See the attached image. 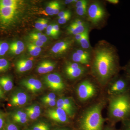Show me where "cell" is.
<instances>
[{"mask_svg": "<svg viewBox=\"0 0 130 130\" xmlns=\"http://www.w3.org/2000/svg\"><path fill=\"white\" fill-rule=\"evenodd\" d=\"M31 130H50L48 124L44 122H38L31 126Z\"/></svg>", "mask_w": 130, "mask_h": 130, "instance_id": "24", "label": "cell"}, {"mask_svg": "<svg viewBox=\"0 0 130 130\" xmlns=\"http://www.w3.org/2000/svg\"><path fill=\"white\" fill-rule=\"evenodd\" d=\"M70 13H71V12L68 10H66V11L60 12L58 14V19L63 18V17H64V16H66L68 14H70Z\"/></svg>", "mask_w": 130, "mask_h": 130, "instance_id": "47", "label": "cell"}, {"mask_svg": "<svg viewBox=\"0 0 130 130\" xmlns=\"http://www.w3.org/2000/svg\"><path fill=\"white\" fill-rule=\"evenodd\" d=\"M63 99L65 105L69 109L73 117H74L76 111V107L73 101L69 97H63Z\"/></svg>", "mask_w": 130, "mask_h": 130, "instance_id": "19", "label": "cell"}, {"mask_svg": "<svg viewBox=\"0 0 130 130\" xmlns=\"http://www.w3.org/2000/svg\"><path fill=\"white\" fill-rule=\"evenodd\" d=\"M29 39L38 40L44 43L46 42L47 40V38L46 36L42 35L41 32H32L29 35Z\"/></svg>", "mask_w": 130, "mask_h": 130, "instance_id": "21", "label": "cell"}, {"mask_svg": "<svg viewBox=\"0 0 130 130\" xmlns=\"http://www.w3.org/2000/svg\"><path fill=\"white\" fill-rule=\"evenodd\" d=\"M88 4V2L86 0H78L76 3H75V7L76 8L80 7L84 5Z\"/></svg>", "mask_w": 130, "mask_h": 130, "instance_id": "43", "label": "cell"}, {"mask_svg": "<svg viewBox=\"0 0 130 130\" xmlns=\"http://www.w3.org/2000/svg\"><path fill=\"white\" fill-rule=\"evenodd\" d=\"M57 130H67L66 129H58Z\"/></svg>", "mask_w": 130, "mask_h": 130, "instance_id": "58", "label": "cell"}, {"mask_svg": "<svg viewBox=\"0 0 130 130\" xmlns=\"http://www.w3.org/2000/svg\"><path fill=\"white\" fill-rule=\"evenodd\" d=\"M61 8L60 5L58 2H56L54 9V14H58L60 12Z\"/></svg>", "mask_w": 130, "mask_h": 130, "instance_id": "46", "label": "cell"}, {"mask_svg": "<svg viewBox=\"0 0 130 130\" xmlns=\"http://www.w3.org/2000/svg\"><path fill=\"white\" fill-rule=\"evenodd\" d=\"M6 121L5 114L0 111V130H4Z\"/></svg>", "mask_w": 130, "mask_h": 130, "instance_id": "37", "label": "cell"}, {"mask_svg": "<svg viewBox=\"0 0 130 130\" xmlns=\"http://www.w3.org/2000/svg\"><path fill=\"white\" fill-rule=\"evenodd\" d=\"M109 114L115 122L125 121L130 118V90L123 94L111 96Z\"/></svg>", "mask_w": 130, "mask_h": 130, "instance_id": "2", "label": "cell"}, {"mask_svg": "<svg viewBox=\"0 0 130 130\" xmlns=\"http://www.w3.org/2000/svg\"><path fill=\"white\" fill-rule=\"evenodd\" d=\"M33 66L32 60L29 59H24L19 60L16 64V70L18 72L23 73L31 69Z\"/></svg>", "mask_w": 130, "mask_h": 130, "instance_id": "14", "label": "cell"}, {"mask_svg": "<svg viewBox=\"0 0 130 130\" xmlns=\"http://www.w3.org/2000/svg\"><path fill=\"white\" fill-rule=\"evenodd\" d=\"M71 14L70 13L63 18L58 19V23L60 24H64L66 23L68 21L70 20V19H71Z\"/></svg>", "mask_w": 130, "mask_h": 130, "instance_id": "38", "label": "cell"}, {"mask_svg": "<svg viewBox=\"0 0 130 130\" xmlns=\"http://www.w3.org/2000/svg\"><path fill=\"white\" fill-rule=\"evenodd\" d=\"M28 48L29 52V53L31 55L33 56H37L40 54V53L39 52H37L32 49L30 47H28Z\"/></svg>", "mask_w": 130, "mask_h": 130, "instance_id": "49", "label": "cell"}, {"mask_svg": "<svg viewBox=\"0 0 130 130\" xmlns=\"http://www.w3.org/2000/svg\"><path fill=\"white\" fill-rule=\"evenodd\" d=\"M85 31L83 32L79 33V34H77V35L74 36V39H75V41H76V42H77L78 43L79 42V41H80V40L82 39V38L83 37Z\"/></svg>", "mask_w": 130, "mask_h": 130, "instance_id": "48", "label": "cell"}, {"mask_svg": "<svg viewBox=\"0 0 130 130\" xmlns=\"http://www.w3.org/2000/svg\"><path fill=\"white\" fill-rule=\"evenodd\" d=\"M46 113L48 118L57 123H66L69 121L67 114L63 109L59 108H49L47 110Z\"/></svg>", "mask_w": 130, "mask_h": 130, "instance_id": "11", "label": "cell"}, {"mask_svg": "<svg viewBox=\"0 0 130 130\" xmlns=\"http://www.w3.org/2000/svg\"><path fill=\"white\" fill-rule=\"evenodd\" d=\"M27 47H30L32 49L34 50H35V51H37V52H39L40 53H41V51H42L41 48V47L34 45V44L30 43H28V45H27Z\"/></svg>", "mask_w": 130, "mask_h": 130, "instance_id": "45", "label": "cell"}, {"mask_svg": "<svg viewBox=\"0 0 130 130\" xmlns=\"http://www.w3.org/2000/svg\"><path fill=\"white\" fill-rule=\"evenodd\" d=\"M26 108L32 111L35 113L39 115V116L41 115V107L39 105L34 104V105H31L28 107H26Z\"/></svg>", "mask_w": 130, "mask_h": 130, "instance_id": "32", "label": "cell"}, {"mask_svg": "<svg viewBox=\"0 0 130 130\" xmlns=\"http://www.w3.org/2000/svg\"><path fill=\"white\" fill-rule=\"evenodd\" d=\"M103 103H96L86 110L79 122L80 130H102L104 119L102 115Z\"/></svg>", "mask_w": 130, "mask_h": 130, "instance_id": "3", "label": "cell"}, {"mask_svg": "<svg viewBox=\"0 0 130 130\" xmlns=\"http://www.w3.org/2000/svg\"><path fill=\"white\" fill-rule=\"evenodd\" d=\"M19 1L17 0H0V7H10L18 8Z\"/></svg>", "mask_w": 130, "mask_h": 130, "instance_id": "20", "label": "cell"}, {"mask_svg": "<svg viewBox=\"0 0 130 130\" xmlns=\"http://www.w3.org/2000/svg\"><path fill=\"white\" fill-rule=\"evenodd\" d=\"M78 43L81 46V48L86 50H89L90 49V48L91 45L90 43L89 37V28L86 29L83 37L79 41Z\"/></svg>", "mask_w": 130, "mask_h": 130, "instance_id": "17", "label": "cell"}, {"mask_svg": "<svg viewBox=\"0 0 130 130\" xmlns=\"http://www.w3.org/2000/svg\"><path fill=\"white\" fill-rule=\"evenodd\" d=\"M11 118H28V116L25 112L21 110H16L10 114Z\"/></svg>", "mask_w": 130, "mask_h": 130, "instance_id": "26", "label": "cell"}, {"mask_svg": "<svg viewBox=\"0 0 130 130\" xmlns=\"http://www.w3.org/2000/svg\"><path fill=\"white\" fill-rule=\"evenodd\" d=\"M17 8L10 7H0V24L4 26L11 24L15 18Z\"/></svg>", "mask_w": 130, "mask_h": 130, "instance_id": "10", "label": "cell"}, {"mask_svg": "<svg viewBox=\"0 0 130 130\" xmlns=\"http://www.w3.org/2000/svg\"><path fill=\"white\" fill-rule=\"evenodd\" d=\"M78 0H67L64 2L66 4H69L72 3H76Z\"/></svg>", "mask_w": 130, "mask_h": 130, "instance_id": "56", "label": "cell"}, {"mask_svg": "<svg viewBox=\"0 0 130 130\" xmlns=\"http://www.w3.org/2000/svg\"><path fill=\"white\" fill-rule=\"evenodd\" d=\"M53 26L54 31L55 32L57 36L58 37L60 33L59 27V25L56 24H54L53 25Z\"/></svg>", "mask_w": 130, "mask_h": 130, "instance_id": "50", "label": "cell"}, {"mask_svg": "<svg viewBox=\"0 0 130 130\" xmlns=\"http://www.w3.org/2000/svg\"><path fill=\"white\" fill-rule=\"evenodd\" d=\"M20 84L27 90L35 94L41 92L43 88L42 83L40 80L32 78L23 79Z\"/></svg>", "mask_w": 130, "mask_h": 130, "instance_id": "12", "label": "cell"}, {"mask_svg": "<svg viewBox=\"0 0 130 130\" xmlns=\"http://www.w3.org/2000/svg\"><path fill=\"white\" fill-rule=\"evenodd\" d=\"M88 21L94 26H98L104 21L107 16L106 9L98 1H94L88 6Z\"/></svg>", "mask_w": 130, "mask_h": 130, "instance_id": "4", "label": "cell"}, {"mask_svg": "<svg viewBox=\"0 0 130 130\" xmlns=\"http://www.w3.org/2000/svg\"><path fill=\"white\" fill-rule=\"evenodd\" d=\"M10 66L9 61L4 58H0V73L5 72Z\"/></svg>", "mask_w": 130, "mask_h": 130, "instance_id": "25", "label": "cell"}, {"mask_svg": "<svg viewBox=\"0 0 130 130\" xmlns=\"http://www.w3.org/2000/svg\"><path fill=\"white\" fill-rule=\"evenodd\" d=\"M130 90V81L125 75L119 74L111 81L108 93L111 96L123 94Z\"/></svg>", "mask_w": 130, "mask_h": 130, "instance_id": "5", "label": "cell"}, {"mask_svg": "<svg viewBox=\"0 0 130 130\" xmlns=\"http://www.w3.org/2000/svg\"><path fill=\"white\" fill-rule=\"evenodd\" d=\"M12 121L14 123H18L20 124H24L27 123L28 121V118H12Z\"/></svg>", "mask_w": 130, "mask_h": 130, "instance_id": "34", "label": "cell"}, {"mask_svg": "<svg viewBox=\"0 0 130 130\" xmlns=\"http://www.w3.org/2000/svg\"><path fill=\"white\" fill-rule=\"evenodd\" d=\"M30 43L36 45L38 47H40L42 46L44 44L42 42L38 41V40H34V39H30Z\"/></svg>", "mask_w": 130, "mask_h": 130, "instance_id": "44", "label": "cell"}, {"mask_svg": "<svg viewBox=\"0 0 130 130\" xmlns=\"http://www.w3.org/2000/svg\"><path fill=\"white\" fill-rule=\"evenodd\" d=\"M73 42L72 40H63L58 42L52 47L51 52L56 55H63L70 49Z\"/></svg>", "mask_w": 130, "mask_h": 130, "instance_id": "13", "label": "cell"}, {"mask_svg": "<svg viewBox=\"0 0 130 130\" xmlns=\"http://www.w3.org/2000/svg\"><path fill=\"white\" fill-rule=\"evenodd\" d=\"M77 96L81 102H85L93 98L96 93L95 85L88 80L82 81L76 89Z\"/></svg>", "mask_w": 130, "mask_h": 130, "instance_id": "6", "label": "cell"}, {"mask_svg": "<svg viewBox=\"0 0 130 130\" xmlns=\"http://www.w3.org/2000/svg\"><path fill=\"white\" fill-rule=\"evenodd\" d=\"M112 130V129H108V130Z\"/></svg>", "mask_w": 130, "mask_h": 130, "instance_id": "60", "label": "cell"}, {"mask_svg": "<svg viewBox=\"0 0 130 130\" xmlns=\"http://www.w3.org/2000/svg\"><path fill=\"white\" fill-rule=\"evenodd\" d=\"M72 59L73 62L84 66L90 63V61L84 58L75 52H74L72 55Z\"/></svg>", "mask_w": 130, "mask_h": 130, "instance_id": "18", "label": "cell"}, {"mask_svg": "<svg viewBox=\"0 0 130 130\" xmlns=\"http://www.w3.org/2000/svg\"><path fill=\"white\" fill-rule=\"evenodd\" d=\"M31 130V129H26V130Z\"/></svg>", "mask_w": 130, "mask_h": 130, "instance_id": "59", "label": "cell"}, {"mask_svg": "<svg viewBox=\"0 0 130 130\" xmlns=\"http://www.w3.org/2000/svg\"><path fill=\"white\" fill-rule=\"evenodd\" d=\"M9 48L8 43L6 42H0V56L5 55Z\"/></svg>", "mask_w": 130, "mask_h": 130, "instance_id": "29", "label": "cell"}, {"mask_svg": "<svg viewBox=\"0 0 130 130\" xmlns=\"http://www.w3.org/2000/svg\"><path fill=\"white\" fill-rule=\"evenodd\" d=\"M43 19H41L38 20L35 23V28L37 29L40 31H42L44 29L43 25Z\"/></svg>", "mask_w": 130, "mask_h": 130, "instance_id": "39", "label": "cell"}, {"mask_svg": "<svg viewBox=\"0 0 130 130\" xmlns=\"http://www.w3.org/2000/svg\"><path fill=\"white\" fill-rule=\"evenodd\" d=\"M46 34L48 36H50L52 37H56V35H55L53 32L46 31Z\"/></svg>", "mask_w": 130, "mask_h": 130, "instance_id": "57", "label": "cell"}, {"mask_svg": "<svg viewBox=\"0 0 130 130\" xmlns=\"http://www.w3.org/2000/svg\"><path fill=\"white\" fill-rule=\"evenodd\" d=\"M91 71L98 82L106 85L118 74L119 58L116 48L104 40L96 44L91 54Z\"/></svg>", "mask_w": 130, "mask_h": 130, "instance_id": "1", "label": "cell"}, {"mask_svg": "<svg viewBox=\"0 0 130 130\" xmlns=\"http://www.w3.org/2000/svg\"><path fill=\"white\" fill-rule=\"evenodd\" d=\"M37 71L40 74H46L47 73L44 66V61L41 62L38 65L37 68Z\"/></svg>", "mask_w": 130, "mask_h": 130, "instance_id": "33", "label": "cell"}, {"mask_svg": "<svg viewBox=\"0 0 130 130\" xmlns=\"http://www.w3.org/2000/svg\"><path fill=\"white\" fill-rule=\"evenodd\" d=\"M43 79L46 86L54 91H62L66 87L62 77L56 73L47 74L43 77Z\"/></svg>", "mask_w": 130, "mask_h": 130, "instance_id": "8", "label": "cell"}, {"mask_svg": "<svg viewBox=\"0 0 130 130\" xmlns=\"http://www.w3.org/2000/svg\"><path fill=\"white\" fill-rule=\"evenodd\" d=\"M88 28V24L85 25H76L71 23L67 28V32L70 35H75L83 32Z\"/></svg>", "mask_w": 130, "mask_h": 130, "instance_id": "16", "label": "cell"}, {"mask_svg": "<svg viewBox=\"0 0 130 130\" xmlns=\"http://www.w3.org/2000/svg\"><path fill=\"white\" fill-rule=\"evenodd\" d=\"M25 112L27 114L28 118L32 120H35L36 119L40 116L39 115H37L35 113L32 111L26 109V108H25Z\"/></svg>", "mask_w": 130, "mask_h": 130, "instance_id": "35", "label": "cell"}, {"mask_svg": "<svg viewBox=\"0 0 130 130\" xmlns=\"http://www.w3.org/2000/svg\"><path fill=\"white\" fill-rule=\"evenodd\" d=\"M122 130H130V118L123 121Z\"/></svg>", "mask_w": 130, "mask_h": 130, "instance_id": "42", "label": "cell"}, {"mask_svg": "<svg viewBox=\"0 0 130 130\" xmlns=\"http://www.w3.org/2000/svg\"><path fill=\"white\" fill-rule=\"evenodd\" d=\"M9 51L11 53L13 54L14 55H19L21 54V52L18 50L14 48L11 47H9Z\"/></svg>", "mask_w": 130, "mask_h": 130, "instance_id": "51", "label": "cell"}, {"mask_svg": "<svg viewBox=\"0 0 130 130\" xmlns=\"http://www.w3.org/2000/svg\"><path fill=\"white\" fill-rule=\"evenodd\" d=\"M56 101H57L56 100H54L43 101L42 102L44 105L49 106L53 107L56 106Z\"/></svg>", "mask_w": 130, "mask_h": 130, "instance_id": "41", "label": "cell"}, {"mask_svg": "<svg viewBox=\"0 0 130 130\" xmlns=\"http://www.w3.org/2000/svg\"><path fill=\"white\" fill-rule=\"evenodd\" d=\"M9 47L17 49L21 52L24 51V44L23 42L21 41H18L12 43Z\"/></svg>", "mask_w": 130, "mask_h": 130, "instance_id": "30", "label": "cell"}, {"mask_svg": "<svg viewBox=\"0 0 130 130\" xmlns=\"http://www.w3.org/2000/svg\"><path fill=\"white\" fill-rule=\"evenodd\" d=\"M46 31L53 32L55 35H56V37H57V36L55 34V32L54 31L53 28V25H50L48 26L46 28Z\"/></svg>", "mask_w": 130, "mask_h": 130, "instance_id": "52", "label": "cell"}, {"mask_svg": "<svg viewBox=\"0 0 130 130\" xmlns=\"http://www.w3.org/2000/svg\"><path fill=\"white\" fill-rule=\"evenodd\" d=\"M56 1L51 2L48 3L45 8V10H43L41 13V14H44L46 16H53L54 15V11Z\"/></svg>", "mask_w": 130, "mask_h": 130, "instance_id": "23", "label": "cell"}, {"mask_svg": "<svg viewBox=\"0 0 130 130\" xmlns=\"http://www.w3.org/2000/svg\"><path fill=\"white\" fill-rule=\"evenodd\" d=\"M88 6V4H87L80 7L76 8V13L77 14L81 17H84L87 15Z\"/></svg>", "mask_w": 130, "mask_h": 130, "instance_id": "28", "label": "cell"}, {"mask_svg": "<svg viewBox=\"0 0 130 130\" xmlns=\"http://www.w3.org/2000/svg\"><path fill=\"white\" fill-rule=\"evenodd\" d=\"M29 99V96L25 91L22 90H16L11 95L9 104L12 107L22 106L26 105Z\"/></svg>", "mask_w": 130, "mask_h": 130, "instance_id": "9", "label": "cell"}, {"mask_svg": "<svg viewBox=\"0 0 130 130\" xmlns=\"http://www.w3.org/2000/svg\"><path fill=\"white\" fill-rule=\"evenodd\" d=\"M56 100V95L55 93H51L42 97L41 99V101H43L47 100Z\"/></svg>", "mask_w": 130, "mask_h": 130, "instance_id": "36", "label": "cell"}, {"mask_svg": "<svg viewBox=\"0 0 130 130\" xmlns=\"http://www.w3.org/2000/svg\"><path fill=\"white\" fill-rule=\"evenodd\" d=\"M43 25L44 29H46L48 26V20L45 19H43Z\"/></svg>", "mask_w": 130, "mask_h": 130, "instance_id": "55", "label": "cell"}, {"mask_svg": "<svg viewBox=\"0 0 130 130\" xmlns=\"http://www.w3.org/2000/svg\"><path fill=\"white\" fill-rule=\"evenodd\" d=\"M0 86L5 92H8L11 90L13 86L11 78L8 76L0 77Z\"/></svg>", "mask_w": 130, "mask_h": 130, "instance_id": "15", "label": "cell"}, {"mask_svg": "<svg viewBox=\"0 0 130 130\" xmlns=\"http://www.w3.org/2000/svg\"><path fill=\"white\" fill-rule=\"evenodd\" d=\"M5 98V96L4 91L3 90L1 87L0 86V99H4Z\"/></svg>", "mask_w": 130, "mask_h": 130, "instance_id": "53", "label": "cell"}, {"mask_svg": "<svg viewBox=\"0 0 130 130\" xmlns=\"http://www.w3.org/2000/svg\"><path fill=\"white\" fill-rule=\"evenodd\" d=\"M64 71L66 76L69 79H74L84 76L87 70L84 65L73 61H68L65 64Z\"/></svg>", "mask_w": 130, "mask_h": 130, "instance_id": "7", "label": "cell"}, {"mask_svg": "<svg viewBox=\"0 0 130 130\" xmlns=\"http://www.w3.org/2000/svg\"><path fill=\"white\" fill-rule=\"evenodd\" d=\"M4 130H19L17 126L9 119L6 120Z\"/></svg>", "mask_w": 130, "mask_h": 130, "instance_id": "27", "label": "cell"}, {"mask_svg": "<svg viewBox=\"0 0 130 130\" xmlns=\"http://www.w3.org/2000/svg\"><path fill=\"white\" fill-rule=\"evenodd\" d=\"M107 1L113 5H117L119 2V0H107Z\"/></svg>", "mask_w": 130, "mask_h": 130, "instance_id": "54", "label": "cell"}, {"mask_svg": "<svg viewBox=\"0 0 130 130\" xmlns=\"http://www.w3.org/2000/svg\"><path fill=\"white\" fill-rule=\"evenodd\" d=\"M44 61V66L48 73L51 72L53 71L56 67V64L54 62L49 61Z\"/></svg>", "mask_w": 130, "mask_h": 130, "instance_id": "31", "label": "cell"}, {"mask_svg": "<svg viewBox=\"0 0 130 130\" xmlns=\"http://www.w3.org/2000/svg\"><path fill=\"white\" fill-rule=\"evenodd\" d=\"M123 70L125 73V75L130 81V61L123 67Z\"/></svg>", "mask_w": 130, "mask_h": 130, "instance_id": "40", "label": "cell"}, {"mask_svg": "<svg viewBox=\"0 0 130 130\" xmlns=\"http://www.w3.org/2000/svg\"><path fill=\"white\" fill-rule=\"evenodd\" d=\"M56 107L61 108V109H63L64 111L67 114L68 117L71 118H73V116L72 114L70 112V110L65 105L64 103L63 97L60 98L57 100V101H56Z\"/></svg>", "mask_w": 130, "mask_h": 130, "instance_id": "22", "label": "cell"}]
</instances>
